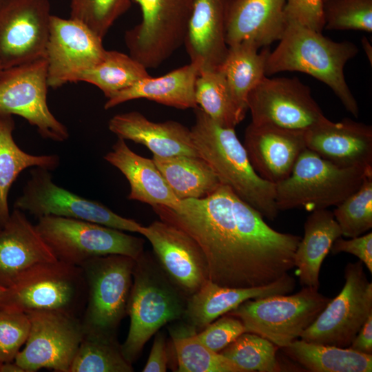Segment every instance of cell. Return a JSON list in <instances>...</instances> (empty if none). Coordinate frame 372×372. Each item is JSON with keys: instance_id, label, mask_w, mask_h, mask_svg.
Listing matches in <instances>:
<instances>
[{"instance_id": "1", "label": "cell", "mask_w": 372, "mask_h": 372, "mask_svg": "<svg viewBox=\"0 0 372 372\" xmlns=\"http://www.w3.org/2000/svg\"><path fill=\"white\" fill-rule=\"evenodd\" d=\"M160 220L187 234L200 247L209 280L229 287H258L276 281L294 267L301 237L281 233L227 186L174 208L152 207Z\"/></svg>"}, {"instance_id": "2", "label": "cell", "mask_w": 372, "mask_h": 372, "mask_svg": "<svg viewBox=\"0 0 372 372\" xmlns=\"http://www.w3.org/2000/svg\"><path fill=\"white\" fill-rule=\"evenodd\" d=\"M287 20L278 45L267 57L266 76L288 71L311 75L329 86L345 109L358 117V104L344 74L346 63L359 52L357 45L348 41H334L297 21Z\"/></svg>"}, {"instance_id": "3", "label": "cell", "mask_w": 372, "mask_h": 372, "mask_svg": "<svg viewBox=\"0 0 372 372\" xmlns=\"http://www.w3.org/2000/svg\"><path fill=\"white\" fill-rule=\"evenodd\" d=\"M194 110L195 122L190 131L199 156L211 166L223 185L263 217L273 220L279 211L276 185L256 172L235 128L218 125L199 107Z\"/></svg>"}, {"instance_id": "4", "label": "cell", "mask_w": 372, "mask_h": 372, "mask_svg": "<svg viewBox=\"0 0 372 372\" xmlns=\"http://www.w3.org/2000/svg\"><path fill=\"white\" fill-rule=\"evenodd\" d=\"M187 298L167 276L154 255L144 251L135 260L127 306L130 323L121 344L128 362L132 364L146 342L161 327L183 319Z\"/></svg>"}, {"instance_id": "5", "label": "cell", "mask_w": 372, "mask_h": 372, "mask_svg": "<svg viewBox=\"0 0 372 372\" xmlns=\"http://www.w3.org/2000/svg\"><path fill=\"white\" fill-rule=\"evenodd\" d=\"M370 175L372 168L339 167L306 148L290 175L275 185L277 208L313 211L337 206Z\"/></svg>"}, {"instance_id": "6", "label": "cell", "mask_w": 372, "mask_h": 372, "mask_svg": "<svg viewBox=\"0 0 372 372\" xmlns=\"http://www.w3.org/2000/svg\"><path fill=\"white\" fill-rule=\"evenodd\" d=\"M87 296L81 267L59 260L38 265L22 274L0 297V307L25 313L59 311L81 318Z\"/></svg>"}, {"instance_id": "7", "label": "cell", "mask_w": 372, "mask_h": 372, "mask_svg": "<svg viewBox=\"0 0 372 372\" xmlns=\"http://www.w3.org/2000/svg\"><path fill=\"white\" fill-rule=\"evenodd\" d=\"M34 225L56 260L72 265L111 254L136 260L144 252L143 238L97 223L46 216Z\"/></svg>"}, {"instance_id": "8", "label": "cell", "mask_w": 372, "mask_h": 372, "mask_svg": "<svg viewBox=\"0 0 372 372\" xmlns=\"http://www.w3.org/2000/svg\"><path fill=\"white\" fill-rule=\"evenodd\" d=\"M331 298L302 287L293 295L247 300L228 314L239 318L246 332L258 334L280 348L300 337Z\"/></svg>"}, {"instance_id": "9", "label": "cell", "mask_w": 372, "mask_h": 372, "mask_svg": "<svg viewBox=\"0 0 372 372\" xmlns=\"http://www.w3.org/2000/svg\"><path fill=\"white\" fill-rule=\"evenodd\" d=\"M135 260L111 254L91 258L80 267L87 283V302L81 318L85 333L116 338L127 315Z\"/></svg>"}, {"instance_id": "10", "label": "cell", "mask_w": 372, "mask_h": 372, "mask_svg": "<svg viewBox=\"0 0 372 372\" xmlns=\"http://www.w3.org/2000/svg\"><path fill=\"white\" fill-rule=\"evenodd\" d=\"M141 21L124 35L130 55L156 68L184 45L194 0H132Z\"/></svg>"}, {"instance_id": "11", "label": "cell", "mask_w": 372, "mask_h": 372, "mask_svg": "<svg viewBox=\"0 0 372 372\" xmlns=\"http://www.w3.org/2000/svg\"><path fill=\"white\" fill-rule=\"evenodd\" d=\"M30 174L14 208L37 218L46 216L69 218L140 234L141 224L118 215L99 202L60 187L53 181L48 169L32 167Z\"/></svg>"}, {"instance_id": "12", "label": "cell", "mask_w": 372, "mask_h": 372, "mask_svg": "<svg viewBox=\"0 0 372 372\" xmlns=\"http://www.w3.org/2000/svg\"><path fill=\"white\" fill-rule=\"evenodd\" d=\"M344 285L301 334L307 342L347 348L372 313V282L358 260L344 269Z\"/></svg>"}, {"instance_id": "13", "label": "cell", "mask_w": 372, "mask_h": 372, "mask_svg": "<svg viewBox=\"0 0 372 372\" xmlns=\"http://www.w3.org/2000/svg\"><path fill=\"white\" fill-rule=\"evenodd\" d=\"M48 87L45 58L3 70L0 77V114L20 116L37 127L41 137L63 142L69 132L50 110Z\"/></svg>"}, {"instance_id": "14", "label": "cell", "mask_w": 372, "mask_h": 372, "mask_svg": "<svg viewBox=\"0 0 372 372\" xmlns=\"http://www.w3.org/2000/svg\"><path fill=\"white\" fill-rule=\"evenodd\" d=\"M247 107L251 122L306 132L328 118L297 77L265 76L249 92Z\"/></svg>"}, {"instance_id": "15", "label": "cell", "mask_w": 372, "mask_h": 372, "mask_svg": "<svg viewBox=\"0 0 372 372\" xmlns=\"http://www.w3.org/2000/svg\"><path fill=\"white\" fill-rule=\"evenodd\" d=\"M30 323L25 347L14 361L25 372L42 368L69 372L84 335L81 318L59 311L26 313Z\"/></svg>"}, {"instance_id": "16", "label": "cell", "mask_w": 372, "mask_h": 372, "mask_svg": "<svg viewBox=\"0 0 372 372\" xmlns=\"http://www.w3.org/2000/svg\"><path fill=\"white\" fill-rule=\"evenodd\" d=\"M49 0H8L0 10V63L4 70L45 58Z\"/></svg>"}, {"instance_id": "17", "label": "cell", "mask_w": 372, "mask_h": 372, "mask_svg": "<svg viewBox=\"0 0 372 372\" xmlns=\"http://www.w3.org/2000/svg\"><path fill=\"white\" fill-rule=\"evenodd\" d=\"M103 39L73 19L51 15L45 59L48 86L78 82L80 75L103 60Z\"/></svg>"}, {"instance_id": "18", "label": "cell", "mask_w": 372, "mask_h": 372, "mask_svg": "<svg viewBox=\"0 0 372 372\" xmlns=\"http://www.w3.org/2000/svg\"><path fill=\"white\" fill-rule=\"evenodd\" d=\"M140 234L150 242L167 276L187 297L209 280L202 250L183 230L160 220L143 226Z\"/></svg>"}, {"instance_id": "19", "label": "cell", "mask_w": 372, "mask_h": 372, "mask_svg": "<svg viewBox=\"0 0 372 372\" xmlns=\"http://www.w3.org/2000/svg\"><path fill=\"white\" fill-rule=\"evenodd\" d=\"M243 145L256 172L276 185L290 175L306 149L304 132L251 123Z\"/></svg>"}, {"instance_id": "20", "label": "cell", "mask_w": 372, "mask_h": 372, "mask_svg": "<svg viewBox=\"0 0 372 372\" xmlns=\"http://www.w3.org/2000/svg\"><path fill=\"white\" fill-rule=\"evenodd\" d=\"M306 148L342 167L372 168V127L329 119L304 132Z\"/></svg>"}, {"instance_id": "21", "label": "cell", "mask_w": 372, "mask_h": 372, "mask_svg": "<svg viewBox=\"0 0 372 372\" xmlns=\"http://www.w3.org/2000/svg\"><path fill=\"white\" fill-rule=\"evenodd\" d=\"M55 260L35 225L14 208L0 228V287L7 289L31 268Z\"/></svg>"}, {"instance_id": "22", "label": "cell", "mask_w": 372, "mask_h": 372, "mask_svg": "<svg viewBox=\"0 0 372 372\" xmlns=\"http://www.w3.org/2000/svg\"><path fill=\"white\" fill-rule=\"evenodd\" d=\"M295 285L294 278L289 273L276 281L258 287H223L207 280L187 298L182 320L198 332L247 300L288 294L293 291Z\"/></svg>"}, {"instance_id": "23", "label": "cell", "mask_w": 372, "mask_h": 372, "mask_svg": "<svg viewBox=\"0 0 372 372\" xmlns=\"http://www.w3.org/2000/svg\"><path fill=\"white\" fill-rule=\"evenodd\" d=\"M231 0H194L184 43L200 70L218 68L228 50L226 27Z\"/></svg>"}, {"instance_id": "24", "label": "cell", "mask_w": 372, "mask_h": 372, "mask_svg": "<svg viewBox=\"0 0 372 372\" xmlns=\"http://www.w3.org/2000/svg\"><path fill=\"white\" fill-rule=\"evenodd\" d=\"M108 128L118 138L145 145L155 156H199L190 130L175 121L154 122L132 111L112 116Z\"/></svg>"}, {"instance_id": "25", "label": "cell", "mask_w": 372, "mask_h": 372, "mask_svg": "<svg viewBox=\"0 0 372 372\" xmlns=\"http://www.w3.org/2000/svg\"><path fill=\"white\" fill-rule=\"evenodd\" d=\"M285 6V0H231L227 46L247 41L260 48L280 41L287 24Z\"/></svg>"}, {"instance_id": "26", "label": "cell", "mask_w": 372, "mask_h": 372, "mask_svg": "<svg viewBox=\"0 0 372 372\" xmlns=\"http://www.w3.org/2000/svg\"><path fill=\"white\" fill-rule=\"evenodd\" d=\"M127 180L130 192L127 198L149 205L176 208L180 202L158 169L153 159L133 152L125 140L118 138L112 150L104 156Z\"/></svg>"}, {"instance_id": "27", "label": "cell", "mask_w": 372, "mask_h": 372, "mask_svg": "<svg viewBox=\"0 0 372 372\" xmlns=\"http://www.w3.org/2000/svg\"><path fill=\"white\" fill-rule=\"evenodd\" d=\"M200 65L191 62L159 77L151 76L107 98L105 110L129 101L145 99L177 109H195V85Z\"/></svg>"}, {"instance_id": "28", "label": "cell", "mask_w": 372, "mask_h": 372, "mask_svg": "<svg viewBox=\"0 0 372 372\" xmlns=\"http://www.w3.org/2000/svg\"><path fill=\"white\" fill-rule=\"evenodd\" d=\"M304 231L294 254L296 273L302 287L319 289L322 263L342 232L333 212L327 209L311 211Z\"/></svg>"}, {"instance_id": "29", "label": "cell", "mask_w": 372, "mask_h": 372, "mask_svg": "<svg viewBox=\"0 0 372 372\" xmlns=\"http://www.w3.org/2000/svg\"><path fill=\"white\" fill-rule=\"evenodd\" d=\"M12 115L0 114V228L10 217L8 194L19 174L28 167L55 170L60 163L56 154L33 155L23 151L15 143Z\"/></svg>"}, {"instance_id": "30", "label": "cell", "mask_w": 372, "mask_h": 372, "mask_svg": "<svg viewBox=\"0 0 372 372\" xmlns=\"http://www.w3.org/2000/svg\"><path fill=\"white\" fill-rule=\"evenodd\" d=\"M152 159L180 200L204 198L222 185L211 166L200 156L153 155Z\"/></svg>"}, {"instance_id": "31", "label": "cell", "mask_w": 372, "mask_h": 372, "mask_svg": "<svg viewBox=\"0 0 372 372\" xmlns=\"http://www.w3.org/2000/svg\"><path fill=\"white\" fill-rule=\"evenodd\" d=\"M260 48L250 41L228 46L226 56L219 67L223 72L234 99L245 115L248 111L249 92L266 76L265 68L270 51Z\"/></svg>"}, {"instance_id": "32", "label": "cell", "mask_w": 372, "mask_h": 372, "mask_svg": "<svg viewBox=\"0 0 372 372\" xmlns=\"http://www.w3.org/2000/svg\"><path fill=\"white\" fill-rule=\"evenodd\" d=\"M291 359L312 372H371L372 354L351 348L295 340L282 348Z\"/></svg>"}, {"instance_id": "33", "label": "cell", "mask_w": 372, "mask_h": 372, "mask_svg": "<svg viewBox=\"0 0 372 372\" xmlns=\"http://www.w3.org/2000/svg\"><path fill=\"white\" fill-rule=\"evenodd\" d=\"M175 349L178 372H243L220 353L205 346L196 329L183 320L168 327Z\"/></svg>"}, {"instance_id": "34", "label": "cell", "mask_w": 372, "mask_h": 372, "mask_svg": "<svg viewBox=\"0 0 372 372\" xmlns=\"http://www.w3.org/2000/svg\"><path fill=\"white\" fill-rule=\"evenodd\" d=\"M195 99L197 106L223 127L235 128L245 116L238 107L219 68L200 70L195 85Z\"/></svg>"}, {"instance_id": "35", "label": "cell", "mask_w": 372, "mask_h": 372, "mask_svg": "<svg viewBox=\"0 0 372 372\" xmlns=\"http://www.w3.org/2000/svg\"><path fill=\"white\" fill-rule=\"evenodd\" d=\"M149 76L147 69L130 54L107 50L103 60L83 72L79 81L96 86L107 99Z\"/></svg>"}, {"instance_id": "36", "label": "cell", "mask_w": 372, "mask_h": 372, "mask_svg": "<svg viewBox=\"0 0 372 372\" xmlns=\"http://www.w3.org/2000/svg\"><path fill=\"white\" fill-rule=\"evenodd\" d=\"M116 338L85 333L69 372H132Z\"/></svg>"}, {"instance_id": "37", "label": "cell", "mask_w": 372, "mask_h": 372, "mask_svg": "<svg viewBox=\"0 0 372 372\" xmlns=\"http://www.w3.org/2000/svg\"><path fill=\"white\" fill-rule=\"evenodd\" d=\"M277 349L278 347L267 339L245 332L220 353L243 372H277L282 371L276 358Z\"/></svg>"}, {"instance_id": "38", "label": "cell", "mask_w": 372, "mask_h": 372, "mask_svg": "<svg viewBox=\"0 0 372 372\" xmlns=\"http://www.w3.org/2000/svg\"><path fill=\"white\" fill-rule=\"evenodd\" d=\"M333 214L343 236L354 238L369 231L372 227V175L338 205Z\"/></svg>"}, {"instance_id": "39", "label": "cell", "mask_w": 372, "mask_h": 372, "mask_svg": "<svg viewBox=\"0 0 372 372\" xmlns=\"http://www.w3.org/2000/svg\"><path fill=\"white\" fill-rule=\"evenodd\" d=\"M132 0H70V17L103 39L114 23L131 6Z\"/></svg>"}, {"instance_id": "40", "label": "cell", "mask_w": 372, "mask_h": 372, "mask_svg": "<svg viewBox=\"0 0 372 372\" xmlns=\"http://www.w3.org/2000/svg\"><path fill=\"white\" fill-rule=\"evenodd\" d=\"M323 13L325 30L372 32V0H329Z\"/></svg>"}, {"instance_id": "41", "label": "cell", "mask_w": 372, "mask_h": 372, "mask_svg": "<svg viewBox=\"0 0 372 372\" xmlns=\"http://www.w3.org/2000/svg\"><path fill=\"white\" fill-rule=\"evenodd\" d=\"M30 323L26 313L0 307V361H14L25 343Z\"/></svg>"}, {"instance_id": "42", "label": "cell", "mask_w": 372, "mask_h": 372, "mask_svg": "<svg viewBox=\"0 0 372 372\" xmlns=\"http://www.w3.org/2000/svg\"><path fill=\"white\" fill-rule=\"evenodd\" d=\"M245 332L246 329L242 321L227 313L198 332L197 337L209 349L220 353Z\"/></svg>"}, {"instance_id": "43", "label": "cell", "mask_w": 372, "mask_h": 372, "mask_svg": "<svg viewBox=\"0 0 372 372\" xmlns=\"http://www.w3.org/2000/svg\"><path fill=\"white\" fill-rule=\"evenodd\" d=\"M323 8V0H285V13L287 19L322 32L324 25Z\"/></svg>"}, {"instance_id": "44", "label": "cell", "mask_w": 372, "mask_h": 372, "mask_svg": "<svg viewBox=\"0 0 372 372\" xmlns=\"http://www.w3.org/2000/svg\"><path fill=\"white\" fill-rule=\"evenodd\" d=\"M330 251L333 254L346 252L355 256L372 272V233L344 239L337 238L333 243Z\"/></svg>"}, {"instance_id": "45", "label": "cell", "mask_w": 372, "mask_h": 372, "mask_svg": "<svg viewBox=\"0 0 372 372\" xmlns=\"http://www.w3.org/2000/svg\"><path fill=\"white\" fill-rule=\"evenodd\" d=\"M166 336L163 331L155 333L154 342L143 372H165L168 364Z\"/></svg>"}, {"instance_id": "46", "label": "cell", "mask_w": 372, "mask_h": 372, "mask_svg": "<svg viewBox=\"0 0 372 372\" xmlns=\"http://www.w3.org/2000/svg\"><path fill=\"white\" fill-rule=\"evenodd\" d=\"M349 348L364 354H372V313L353 340Z\"/></svg>"}, {"instance_id": "47", "label": "cell", "mask_w": 372, "mask_h": 372, "mask_svg": "<svg viewBox=\"0 0 372 372\" xmlns=\"http://www.w3.org/2000/svg\"><path fill=\"white\" fill-rule=\"evenodd\" d=\"M0 372H25L14 361L2 363Z\"/></svg>"}, {"instance_id": "48", "label": "cell", "mask_w": 372, "mask_h": 372, "mask_svg": "<svg viewBox=\"0 0 372 372\" xmlns=\"http://www.w3.org/2000/svg\"><path fill=\"white\" fill-rule=\"evenodd\" d=\"M8 0H0V10Z\"/></svg>"}, {"instance_id": "49", "label": "cell", "mask_w": 372, "mask_h": 372, "mask_svg": "<svg viewBox=\"0 0 372 372\" xmlns=\"http://www.w3.org/2000/svg\"><path fill=\"white\" fill-rule=\"evenodd\" d=\"M3 70L4 69L3 68V67L1 66V65L0 63V77H1V76L2 74V73H3Z\"/></svg>"}, {"instance_id": "50", "label": "cell", "mask_w": 372, "mask_h": 372, "mask_svg": "<svg viewBox=\"0 0 372 372\" xmlns=\"http://www.w3.org/2000/svg\"><path fill=\"white\" fill-rule=\"evenodd\" d=\"M4 289H5L0 287V297H1V296L2 294V292L3 291Z\"/></svg>"}, {"instance_id": "51", "label": "cell", "mask_w": 372, "mask_h": 372, "mask_svg": "<svg viewBox=\"0 0 372 372\" xmlns=\"http://www.w3.org/2000/svg\"><path fill=\"white\" fill-rule=\"evenodd\" d=\"M1 364H2V362L0 361V369H1Z\"/></svg>"}, {"instance_id": "52", "label": "cell", "mask_w": 372, "mask_h": 372, "mask_svg": "<svg viewBox=\"0 0 372 372\" xmlns=\"http://www.w3.org/2000/svg\"><path fill=\"white\" fill-rule=\"evenodd\" d=\"M327 1H329V0H323L324 2Z\"/></svg>"}]
</instances>
